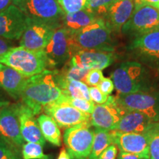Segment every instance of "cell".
<instances>
[{
    "instance_id": "cell-2",
    "label": "cell",
    "mask_w": 159,
    "mask_h": 159,
    "mask_svg": "<svg viewBox=\"0 0 159 159\" xmlns=\"http://www.w3.org/2000/svg\"><path fill=\"white\" fill-rule=\"evenodd\" d=\"M111 80L119 94L152 91L148 69L136 61L121 63L111 74Z\"/></svg>"
},
{
    "instance_id": "cell-12",
    "label": "cell",
    "mask_w": 159,
    "mask_h": 159,
    "mask_svg": "<svg viewBox=\"0 0 159 159\" xmlns=\"http://www.w3.org/2000/svg\"><path fill=\"white\" fill-rule=\"evenodd\" d=\"M26 27L19 39V46L35 51H43L55 28L48 24L27 19Z\"/></svg>"
},
{
    "instance_id": "cell-30",
    "label": "cell",
    "mask_w": 159,
    "mask_h": 159,
    "mask_svg": "<svg viewBox=\"0 0 159 159\" xmlns=\"http://www.w3.org/2000/svg\"><path fill=\"white\" fill-rule=\"evenodd\" d=\"M150 159H159V122H155L149 130Z\"/></svg>"
},
{
    "instance_id": "cell-1",
    "label": "cell",
    "mask_w": 159,
    "mask_h": 159,
    "mask_svg": "<svg viewBox=\"0 0 159 159\" xmlns=\"http://www.w3.org/2000/svg\"><path fill=\"white\" fill-rule=\"evenodd\" d=\"M63 94L55 80L54 70L47 69L27 78L21 99L35 114H39L42 107L57 101Z\"/></svg>"
},
{
    "instance_id": "cell-38",
    "label": "cell",
    "mask_w": 159,
    "mask_h": 159,
    "mask_svg": "<svg viewBox=\"0 0 159 159\" xmlns=\"http://www.w3.org/2000/svg\"><path fill=\"white\" fill-rule=\"evenodd\" d=\"M118 159H142L136 154L121 151L118 155Z\"/></svg>"
},
{
    "instance_id": "cell-26",
    "label": "cell",
    "mask_w": 159,
    "mask_h": 159,
    "mask_svg": "<svg viewBox=\"0 0 159 159\" xmlns=\"http://www.w3.org/2000/svg\"><path fill=\"white\" fill-rule=\"evenodd\" d=\"M89 70L81 69L79 67L75 66L71 64L69 60L65 63L63 69L58 71L56 70L57 73L61 76H62L67 79L76 80L82 81L85 83V77L88 74Z\"/></svg>"
},
{
    "instance_id": "cell-15",
    "label": "cell",
    "mask_w": 159,
    "mask_h": 159,
    "mask_svg": "<svg viewBox=\"0 0 159 159\" xmlns=\"http://www.w3.org/2000/svg\"><path fill=\"white\" fill-rule=\"evenodd\" d=\"M0 140L22 148L25 140L20 130L17 103L0 108Z\"/></svg>"
},
{
    "instance_id": "cell-35",
    "label": "cell",
    "mask_w": 159,
    "mask_h": 159,
    "mask_svg": "<svg viewBox=\"0 0 159 159\" xmlns=\"http://www.w3.org/2000/svg\"><path fill=\"white\" fill-rule=\"evenodd\" d=\"M97 87L103 94L108 95V96L113 92V91L115 89L114 82H113L111 78H107V77L106 78L104 77L102 80V81L99 83V85H97Z\"/></svg>"
},
{
    "instance_id": "cell-25",
    "label": "cell",
    "mask_w": 159,
    "mask_h": 159,
    "mask_svg": "<svg viewBox=\"0 0 159 159\" xmlns=\"http://www.w3.org/2000/svg\"><path fill=\"white\" fill-rule=\"evenodd\" d=\"M112 144L111 131L96 128L91 154L88 159H98L102 152Z\"/></svg>"
},
{
    "instance_id": "cell-14",
    "label": "cell",
    "mask_w": 159,
    "mask_h": 159,
    "mask_svg": "<svg viewBox=\"0 0 159 159\" xmlns=\"http://www.w3.org/2000/svg\"><path fill=\"white\" fill-rule=\"evenodd\" d=\"M112 144L119 150L136 154L142 159H150V134L123 133L111 130Z\"/></svg>"
},
{
    "instance_id": "cell-39",
    "label": "cell",
    "mask_w": 159,
    "mask_h": 159,
    "mask_svg": "<svg viewBox=\"0 0 159 159\" xmlns=\"http://www.w3.org/2000/svg\"><path fill=\"white\" fill-rule=\"evenodd\" d=\"M5 91L0 88V108L10 105L9 101L7 99V97L5 96Z\"/></svg>"
},
{
    "instance_id": "cell-21",
    "label": "cell",
    "mask_w": 159,
    "mask_h": 159,
    "mask_svg": "<svg viewBox=\"0 0 159 159\" xmlns=\"http://www.w3.org/2000/svg\"><path fill=\"white\" fill-rule=\"evenodd\" d=\"M154 124V122L142 113L127 110L115 130L123 133L144 134L148 132Z\"/></svg>"
},
{
    "instance_id": "cell-6",
    "label": "cell",
    "mask_w": 159,
    "mask_h": 159,
    "mask_svg": "<svg viewBox=\"0 0 159 159\" xmlns=\"http://www.w3.org/2000/svg\"><path fill=\"white\" fill-rule=\"evenodd\" d=\"M91 121L66 128L63 133V142L71 159H88L94 139V130Z\"/></svg>"
},
{
    "instance_id": "cell-34",
    "label": "cell",
    "mask_w": 159,
    "mask_h": 159,
    "mask_svg": "<svg viewBox=\"0 0 159 159\" xmlns=\"http://www.w3.org/2000/svg\"><path fill=\"white\" fill-rule=\"evenodd\" d=\"M89 94L91 100L96 104L105 103L109 97L108 95L103 94L97 86H89Z\"/></svg>"
},
{
    "instance_id": "cell-9",
    "label": "cell",
    "mask_w": 159,
    "mask_h": 159,
    "mask_svg": "<svg viewBox=\"0 0 159 159\" xmlns=\"http://www.w3.org/2000/svg\"><path fill=\"white\" fill-rule=\"evenodd\" d=\"M117 102L126 110L144 114L154 122H159V91H142L128 94H118Z\"/></svg>"
},
{
    "instance_id": "cell-37",
    "label": "cell",
    "mask_w": 159,
    "mask_h": 159,
    "mask_svg": "<svg viewBox=\"0 0 159 159\" xmlns=\"http://www.w3.org/2000/svg\"><path fill=\"white\" fill-rule=\"evenodd\" d=\"M11 41L12 40L0 37V57L7 52L11 48L14 47Z\"/></svg>"
},
{
    "instance_id": "cell-7",
    "label": "cell",
    "mask_w": 159,
    "mask_h": 159,
    "mask_svg": "<svg viewBox=\"0 0 159 159\" xmlns=\"http://www.w3.org/2000/svg\"><path fill=\"white\" fill-rule=\"evenodd\" d=\"M135 7L122 33L134 38L159 30V11L147 4L135 2Z\"/></svg>"
},
{
    "instance_id": "cell-10",
    "label": "cell",
    "mask_w": 159,
    "mask_h": 159,
    "mask_svg": "<svg viewBox=\"0 0 159 159\" xmlns=\"http://www.w3.org/2000/svg\"><path fill=\"white\" fill-rule=\"evenodd\" d=\"M43 53L49 70L64 65L71 58L70 34L62 26L55 29Z\"/></svg>"
},
{
    "instance_id": "cell-5",
    "label": "cell",
    "mask_w": 159,
    "mask_h": 159,
    "mask_svg": "<svg viewBox=\"0 0 159 159\" xmlns=\"http://www.w3.org/2000/svg\"><path fill=\"white\" fill-rule=\"evenodd\" d=\"M12 5L18 7L27 19L55 27H61L65 15L57 0H13Z\"/></svg>"
},
{
    "instance_id": "cell-20",
    "label": "cell",
    "mask_w": 159,
    "mask_h": 159,
    "mask_svg": "<svg viewBox=\"0 0 159 159\" xmlns=\"http://www.w3.org/2000/svg\"><path fill=\"white\" fill-rule=\"evenodd\" d=\"M27 78L11 67L0 63V88L13 99L18 100L21 98Z\"/></svg>"
},
{
    "instance_id": "cell-13",
    "label": "cell",
    "mask_w": 159,
    "mask_h": 159,
    "mask_svg": "<svg viewBox=\"0 0 159 159\" xmlns=\"http://www.w3.org/2000/svg\"><path fill=\"white\" fill-rule=\"evenodd\" d=\"M43 111L62 128H69L91 120V114L83 112L59 99L43 106Z\"/></svg>"
},
{
    "instance_id": "cell-3",
    "label": "cell",
    "mask_w": 159,
    "mask_h": 159,
    "mask_svg": "<svg viewBox=\"0 0 159 159\" xmlns=\"http://www.w3.org/2000/svg\"><path fill=\"white\" fill-rule=\"evenodd\" d=\"M111 33L104 20L98 18L84 28L70 35L71 55L79 49L114 51L111 45Z\"/></svg>"
},
{
    "instance_id": "cell-18",
    "label": "cell",
    "mask_w": 159,
    "mask_h": 159,
    "mask_svg": "<svg viewBox=\"0 0 159 159\" xmlns=\"http://www.w3.org/2000/svg\"><path fill=\"white\" fill-rule=\"evenodd\" d=\"M17 104L20 130L24 140L43 146L45 144V139L41 134L38 120L35 117L36 114L25 103Z\"/></svg>"
},
{
    "instance_id": "cell-17",
    "label": "cell",
    "mask_w": 159,
    "mask_h": 159,
    "mask_svg": "<svg viewBox=\"0 0 159 159\" xmlns=\"http://www.w3.org/2000/svg\"><path fill=\"white\" fill-rule=\"evenodd\" d=\"M26 21L25 16L13 5L0 11V37L19 40L26 27Z\"/></svg>"
},
{
    "instance_id": "cell-23",
    "label": "cell",
    "mask_w": 159,
    "mask_h": 159,
    "mask_svg": "<svg viewBox=\"0 0 159 159\" xmlns=\"http://www.w3.org/2000/svg\"><path fill=\"white\" fill-rule=\"evenodd\" d=\"M55 77L59 87L62 90L63 94L67 95L73 98L85 99L91 100L89 94V86L82 81L76 80L65 78L54 70Z\"/></svg>"
},
{
    "instance_id": "cell-24",
    "label": "cell",
    "mask_w": 159,
    "mask_h": 159,
    "mask_svg": "<svg viewBox=\"0 0 159 159\" xmlns=\"http://www.w3.org/2000/svg\"><path fill=\"white\" fill-rule=\"evenodd\" d=\"M43 138L55 146L61 145V133L57 122L47 114H41L37 119Z\"/></svg>"
},
{
    "instance_id": "cell-27",
    "label": "cell",
    "mask_w": 159,
    "mask_h": 159,
    "mask_svg": "<svg viewBox=\"0 0 159 159\" xmlns=\"http://www.w3.org/2000/svg\"><path fill=\"white\" fill-rule=\"evenodd\" d=\"M23 159H52L51 155L43 153L42 145L36 143L27 142L24 144L21 150Z\"/></svg>"
},
{
    "instance_id": "cell-42",
    "label": "cell",
    "mask_w": 159,
    "mask_h": 159,
    "mask_svg": "<svg viewBox=\"0 0 159 159\" xmlns=\"http://www.w3.org/2000/svg\"><path fill=\"white\" fill-rule=\"evenodd\" d=\"M57 159H71L70 156H69V155L68 153V152H67L66 149L63 148L62 150H61Z\"/></svg>"
},
{
    "instance_id": "cell-33",
    "label": "cell",
    "mask_w": 159,
    "mask_h": 159,
    "mask_svg": "<svg viewBox=\"0 0 159 159\" xmlns=\"http://www.w3.org/2000/svg\"><path fill=\"white\" fill-rule=\"evenodd\" d=\"M104 78L102 70L91 69L89 70L85 77V84L89 86H97Z\"/></svg>"
},
{
    "instance_id": "cell-41",
    "label": "cell",
    "mask_w": 159,
    "mask_h": 159,
    "mask_svg": "<svg viewBox=\"0 0 159 159\" xmlns=\"http://www.w3.org/2000/svg\"><path fill=\"white\" fill-rule=\"evenodd\" d=\"M13 2V0H0V11H2L3 10L11 6Z\"/></svg>"
},
{
    "instance_id": "cell-29",
    "label": "cell",
    "mask_w": 159,
    "mask_h": 159,
    "mask_svg": "<svg viewBox=\"0 0 159 159\" xmlns=\"http://www.w3.org/2000/svg\"><path fill=\"white\" fill-rule=\"evenodd\" d=\"M116 0H89L87 10L91 11L97 18L102 19L111 6Z\"/></svg>"
},
{
    "instance_id": "cell-40",
    "label": "cell",
    "mask_w": 159,
    "mask_h": 159,
    "mask_svg": "<svg viewBox=\"0 0 159 159\" xmlns=\"http://www.w3.org/2000/svg\"><path fill=\"white\" fill-rule=\"evenodd\" d=\"M134 1L147 4L156 9L159 8V0H134Z\"/></svg>"
},
{
    "instance_id": "cell-28",
    "label": "cell",
    "mask_w": 159,
    "mask_h": 159,
    "mask_svg": "<svg viewBox=\"0 0 159 159\" xmlns=\"http://www.w3.org/2000/svg\"><path fill=\"white\" fill-rule=\"evenodd\" d=\"M59 100L62 101L63 102L68 103L71 106L75 107L78 110L86 113V114H91L94 108V102L92 100H86L85 99L80 98H73L67 95L63 94L61 98L58 99Z\"/></svg>"
},
{
    "instance_id": "cell-11",
    "label": "cell",
    "mask_w": 159,
    "mask_h": 159,
    "mask_svg": "<svg viewBox=\"0 0 159 159\" xmlns=\"http://www.w3.org/2000/svg\"><path fill=\"white\" fill-rule=\"evenodd\" d=\"M127 110L117 102L116 97L109 95L108 100L102 104H95L91 114V124L95 128L115 130Z\"/></svg>"
},
{
    "instance_id": "cell-32",
    "label": "cell",
    "mask_w": 159,
    "mask_h": 159,
    "mask_svg": "<svg viewBox=\"0 0 159 159\" xmlns=\"http://www.w3.org/2000/svg\"><path fill=\"white\" fill-rule=\"evenodd\" d=\"M65 13H71L87 8L89 0H57Z\"/></svg>"
},
{
    "instance_id": "cell-36",
    "label": "cell",
    "mask_w": 159,
    "mask_h": 159,
    "mask_svg": "<svg viewBox=\"0 0 159 159\" xmlns=\"http://www.w3.org/2000/svg\"><path fill=\"white\" fill-rule=\"evenodd\" d=\"M118 154L116 145L111 144L102 152L98 159H116Z\"/></svg>"
},
{
    "instance_id": "cell-31",
    "label": "cell",
    "mask_w": 159,
    "mask_h": 159,
    "mask_svg": "<svg viewBox=\"0 0 159 159\" xmlns=\"http://www.w3.org/2000/svg\"><path fill=\"white\" fill-rule=\"evenodd\" d=\"M0 159H23L20 149L0 140Z\"/></svg>"
},
{
    "instance_id": "cell-4",
    "label": "cell",
    "mask_w": 159,
    "mask_h": 159,
    "mask_svg": "<svg viewBox=\"0 0 159 159\" xmlns=\"http://www.w3.org/2000/svg\"><path fill=\"white\" fill-rule=\"evenodd\" d=\"M0 63L11 67L26 77L48 69L43 51L31 50L20 46L13 47L0 57Z\"/></svg>"
},
{
    "instance_id": "cell-43",
    "label": "cell",
    "mask_w": 159,
    "mask_h": 159,
    "mask_svg": "<svg viewBox=\"0 0 159 159\" xmlns=\"http://www.w3.org/2000/svg\"><path fill=\"white\" fill-rule=\"evenodd\" d=\"M158 11H159V8H158Z\"/></svg>"
},
{
    "instance_id": "cell-19",
    "label": "cell",
    "mask_w": 159,
    "mask_h": 159,
    "mask_svg": "<svg viewBox=\"0 0 159 159\" xmlns=\"http://www.w3.org/2000/svg\"><path fill=\"white\" fill-rule=\"evenodd\" d=\"M135 7L134 0H116L102 18L111 32L120 33Z\"/></svg>"
},
{
    "instance_id": "cell-22",
    "label": "cell",
    "mask_w": 159,
    "mask_h": 159,
    "mask_svg": "<svg viewBox=\"0 0 159 159\" xmlns=\"http://www.w3.org/2000/svg\"><path fill=\"white\" fill-rule=\"evenodd\" d=\"M98 18L91 11L85 9L75 13H65L61 26L66 29L70 35L91 24Z\"/></svg>"
},
{
    "instance_id": "cell-16",
    "label": "cell",
    "mask_w": 159,
    "mask_h": 159,
    "mask_svg": "<svg viewBox=\"0 0 159 159\" xmlns=\"http://www.w3.org/2000/svg\"><path fill=\"white\" fill-rule=\"evenodd\" d=\"M116 58L114 51L100 49H79L69 59L71 64L79 68L102 70L112 64Z\"/></svg>"
},
{
    "instance_id": "cell-8",
    "label": "cell",
    "mask_w": 159,
    "mask_h": 159,
    "mask_svg": "<svg viewBox=\"0 0 159 159\" xmlns=\"http://www.w3.org/2000/svg\"><path fill=\"white\" fill-rule=\"evenodd\" d=\"M128 51L136 61L159 71V30L134 38Z\"/></svg>"
}]
</instances>
